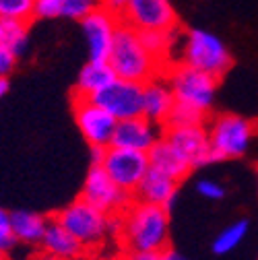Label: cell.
Listing matches in <instances>:
<instances>
[{"instance_id": "1", "label": "cell", "mask_w": 258, "mask_h": 260, "mask_svg": "<svg viewBox=\"0 0 258 260\" xmlns=\"http://www.w3.org/2000/svg\"><path fill=\"white\" fill-rule=\"evenodd\" d=\"M120 244L124 252H164L170 248V211L135 199L122 213Z\"/></svg>"}, {"instance_id": "2", "label": "cell", "mask_w": 258, "mask_h": 260, "mask_svg": "<svg viewBox=\"0 0 258 260\" xmlns=\"http://www.w3.org/2000/svg\"><path fill=\"white\" fill-rule=\"evenodd\" d=\"M108 64L116 73L118 79L135 81V83H147L155 79L157 75H164L166 69L145 50L141 42V34L131 25L120 23L114 46L108 58Z\"/></svg>"}, {"instance_id": "3", "label": "cell", "mask_w": 258, "mask_h": 260, "mask_svg": "<svg viewBox=\"0 0 258 260\" xmlns=\"http://www.w3.org/2000/svg\"><path fill=\"white\" fill-rule=\"evenodd\" d=\"M178 62H184L192 69H199L219 81L232 69V54L228 46L211 31L190 29L184 36L182 58Z\"/></svg>"}, {"instance_id": "4", "label": "cell", "mask_w": 258, "mask_h": 260, "mask_svg": "<svg viewBox=\"0 0 258 260\" xmlns=\"http://www.w3.org/2000/svg\"><path fill=\"white\" fill-rule=\"evenodd\" d=\"M164 75L174 91V97L178 104H186L205 114L211 112L215 104L217 85H219L215 77L199 69H192L184 62H172Z\"/></svg>"}, {"instance_id": "5", "label": "cell", "mask_w": 258, "mask_h": 260, "mask_svg": "<svg viewBox=\"0 0 258 260\" xmlns=\"http://www.w3.org/2000/svg\"><path fill=\"white\" fill-rule=\"evenodd\" d=\"M62 227L67 230L85 246L87 252L102 248L104 242L110 238V215L95 209L81 197L56 213L54 217Z\"/></svg>"}, {"instance_id": "6", "label": "cell", "mask_w": 258, "mask_h": 260, "mask_svg": "<svg viewBox=\"0 0 258 260\" xmlns=\"http://www.w3.org/2000/svg\"><path fill=\"white\" fill-rule=\"evenodd\" d=\"M211 149L215 153L217 161L225 159H238L246 155L250 149L252 137H254V126L250 120L238 116V114H219L211 120L207 126Z\"/></svg>"}, {"instance_id": "7", "label": "cell", "mask_w": 258, "mask_h": 260, "mask_svg": "<svg viewBox=\"0 0 258 260\" xmlns=\"http://www.w3.org/2000/svg\"><path fill=\"white\" fill-rule=\"evenodd\" d=\"M81 199L93 205L95 209L104 211L106 215H122L128 207L133 205L135 197L131 192L122 190L102 166H91L89 174L85 178Z\"/></svg>"}, {"instance_id": "8", "label": "cell", "mask_w": 258, "mask_h": 260, "mask_svg": "<svg viewBox=\"0 0 258 260\" xmlns=\"http://www.w3.org/2000/svg\"><path fill=\"white\" fill-rule=\"evenodd\" d=\"M73 110H75V122L81 130L83 139L91 147H110L112 137L118 120L106 112L102 106L95 104L91 97H73Z\"/></svg>"}, {"instance_id": "9", "label": "cell", "mask_w": 258, "mask_h": 260, "mask_svg": "<svg viewBox=\"0 0 258 260\" xmlns=\"http://www.w3.org/2000/svg\"><path fill=\"white\" fill-rule=\"evenodd\" d=\"M102 168L106 174L126 192H131L135 197V192L147 172L151 170L147 153L141 151H131V149H120V147H108L106 149V159Z\"/></svg>"}, {"instance_id": "10", "label": "cell", "mask_w": 258, "mask_h": 260, "mask_svg": "<svg viewBox=\"0 0 258 260\" xmlns=\"http://www.w3.org/2000/svg\"><path fill=\"white\" fill-rule=\"evenodd\" d=\"M120 21L137 31L178 29V15L170 0H128Z\"/></svg>"}, {"instance_id": "11", "label": "cell", "mask_w": 258, "mask_h": 260, "mask_svg": "<svg viewBox=\"0 0 258 260\" xmlns=\"http://www.w3.org/2000/svg\"><path fill=\"white\" fill-rule=\"evenodd\" d=\"M91 100L110 112L116 120L143 116V83L114 79L106 89L95 93Z\"/></svg>"}, {"instance_id": "12", "label": "cell", "mask_w": 258, "mask_h": 260, "mask_svg": "<svg viewBox=\"0 0 258 260\" xmlns=\"http://www.w3.org/2000/svg\"><path fill=\"white\" fill-rule=\"evenodd\" d=\"M164 137L172 143V147L188 161L192 170L215 164V153L211 149L209 130L205 124L201 126H182V128H166Z\"/></svg>"}, {"instance_id": "13", "label": "cell", "mask_w": 258, "mask_h": 260, "mask_svg": "<svg viewBox=\"0 0 258 260\" xmlns=\"http://www.w3.org/2000/svg\"><path fill=\"white\" fill-rule=\"evenodd\" d=\"M120 17L108 11L106 7H100L98 11H93L89 17L81 21L85 42H87V52L89 60L93 62H108L116 31L120 27Z\"/></svg>"}, {"instance_id": "14", "label": "cell", "mask_w": 258, "mask_h": 260, "mask_svg": "<svg viewBox=\"0 0 258 260\" xmlns=\"http://www.w3.org/2000/svg\"><path fill=\"white\" fill-rule=\"evenodd\" d=\"M164 133H166L164 126L151 122L145 116L118 120L110 147H120V149L149 153L155 147L157 141L164 139Z\"/></svg>"}, {"instance_id": "15", "label": "cell", "mask_w": 258, "mask_h": 260, "mask_svg": "<svg viewBox=\"0 0 258 260\" xmlns=\"http://www.w3.org/2000/svg\"><path fill=\"white\" fill-rule=\"evenodd\" d=\"M176 106L174 91L166 75H157L155 79L143 85V116L155 124L164 126Z\"/></svg>"}, {"instance_id": "16", "label": "cell", "mask_w": 258, "mask_h": 260, "mask_svg": "<svg viewBox=\"0 0 258 260\" xmlns=\"http://www.w3.org/2000/svg\"><path fill=\"white\" fill-rule=\"evenodd\" d=\"M178 184L180 182H176L174 178H170L166 174H161L157 170H149L135 192V199L143 201V203L166 207L170 211L178 197Z\"/></svg>"}, {"instance_id": "17", "label": "cell", "mask_w": 258, "mask_h": 260, "mask_svg": "<svg viewBox=\"0 0 258 260\" xmlns=\"http://www.w3.org/2000/svg\"><path fill=\"white\" fill-rule=\"evenodd\" d=\"M40 250L50 254V256H56L60 260H79V258H85L89 254L85 250V246L67 230V227H62L56 219H50L46 236L40 244Z\"/></svg>"}, {"instance_id": "18", "label": "cell", "mask_w": 258, "mask_h": 260, "mask_svg": "<svg viewBox=\"0 0 258 260\" xmlns=\"http://www.w3.org/2000/svg\"><path fill=\"white\" fill-rule=\"evenodd\" d=\"M147 157H149L151 170H157L161 174H166V176L174 178L176 182H182L192 170L188 166V161L172 147V143L166 137L155 143V147L147 153Z\"/></svg>"}, {"instance_id": "19", "label": "cell", "mask_w": 258, "mask_h": 260, "mask_svg": "<svg viewBox=\"0 0 258 260\" xmlns=\"http://www.w3.org/2000/svg\"><path fill=\"white\" fill-rule=\"evenodd\" d=\"M50 219L34 213V211H13L11 213V232L19 240V244L25 246H40Z\"/></svg>"}, {"instance_id": "20", "label": "cell", "mask_w": 258, "mask_h": 260, "mask_svg": "<svg viewBox=\"0 0 258 260\" xmlns=\"http://www.w3.org/2000/svg\"><path fill=\"white\" fill-rule=\"evenodd\" d=\"M116 77V73L112 71V67L108 62H93L89 60L79 73L77 79V87H75V95L81 97H93L95 93H100L102 89H106Z\"/></svg>"}, {"instance_id": "21", "label": "cell", "mask_w": 258, "mask_h": 260, "mask_svg": "<svg viewBox=\"0 0 258 260\" xmlns=\"http://www.w3.org/2000/svg\"><path fill=\"white\" fill-rule=\"evenodd\" d=\"M145 50L168 69L172 64V48L176 44V31H139Z\"/></svg>"}, {"instance_id": "22", "label": "cell", "mask_w": 258, "mask_h": 260, "mask_svg": "<svg viewBox=\"0 0 258 260\" xmlns=\"http://www.w3.org/2000/svg\"><path fill=\"white\" fill-rule=\"evenodd\" d=\"M0 46H5L15 58L23 56L29 46V23L3 21V25H0Z\"/></svg>"}, {"instance_id": "23", "label": "cell", "mask_w": 258, "mask_h": 260, "mask_svg": "<svg viewBox=\"0 0 258 260\" xmlns=\"http://www.w3.org/2000/svg\"><path fill=\"white\" fill-rule=\"evenodd\" d=\"M248 230H250V223L246 219H240V221H234L232 225H228L225 230L215 238L213 242V252L217 256H223V254H230L234 252L242 242L244 238L248 236Z\"/></svg>"}, {"instance_id": "24", "label": "cell", "mask_w": 258, "mask_h": 260, "mask_svg": "<svg viewBox=\"0 0 258 260\" xmlns=\"http://www.w3.org/2000/svg\"><path fill=\"white\" fill-rule=\"evenodd\" d=\"M38 0H0V19L3 21H27L36 19Z\"/></svg>"}, {"instance_id": "25", "label": "cell", "mask_w": 258, "mask_h": 260, "mask_svg": "<svg viewBox=\"0 0 258 260\" xmlns=\"http://www.w3.org/2000/svg\"><path fill=\"white\" fill-rule=\"evenodd\" d=\"M207 116L205 112L197 110V108H190L186 104H178L174 106L168 122L164 124V128H182V126H201L207 122Z\"/></svg>"}, {"instance_id": "26", "label": "cell", "mask_w": 258, "mask_h": 260, "mask_svg": "<svg viewBox=\"0 0 258 260\" xmlns=\"http://www.w3.org/2000/svg\"><path fill=\"white\" fill-rule=\"evenodd\" d=\"M100 7V0H60V17L83 21Z\"/></svg>"}, {"instance_id": "27", "label": "cell", "mask_w": 258, "mask_h": 260, "mask_svg": "<svg viewBox=\"0 0 258 260\" xmlns=\"http://www.w3.org/2000/svg\"><path fill=\"white\" fill-rule=\"evenodd\" d=\"M197 192L201 194V197L209 199V201H221L225 197V188L213 180H201L197 184Z\"/></svg>"}, {"instance_id": "28", "label": "cell", "mask_w": 258, "mask_h": 260, "mask_svg": "<svg viewBox=\"0 0 258 260\" xmlns=\"http://www.w3.org/2000/svg\"><path fill=\"white\" fill-rule=\"evenodd\" d=\"M36 17H40V19H56V17H60V0H38Z\"/></svg>"}, {"instance_id": "29", "label": "cell", "mask_w": 258, "mask_h": 260, "mask_svg": "<svg viewBox=\"0 0 258 260\" xmlns=\"http://www.w3.org/2000/svg\"><path fill=\"white\" fill-rule=\"evenodd\" d=\"M15 64H17V58L5 46H0V77H9L15 69Z\"/></svg>"}, {"instance_id": "30", "label": "cell", "mask_w": 258, "mask_h": 260, "mask_svg": "<svg viewBox=\"0 0 258 260\" xmlns=\"http://www.w3.org/2000/svg\"><path fill=\"white\" fill-rule=\"evenodd\" d=\"M19 240L15 238L13 232H3L0 234V256H9L15 248H17Z\"/></svg>"}, {"instance_id": "31", "label": "cell", "mask_w": 258, "mask_h": 260, "mask_svg": "<svg viewBox=\"0 0 258 260\" xmlns=\"http://www.w3.org/2000/svg\"><path fill=\"white\" fill-rule=\"evenodd\" d=\"M122 260H161V252L143 250V252H124Z\"/></svg>"}, {"instance_id": "32", "label": "cell", "mask_w": 258, "mask_h": 260, "mask_svg": "<svg viewBox=\"0 0 258 260\" xmlns=\"http://www.w3.org/2000/svg\"><path fill=\"white\" fill-rule=\"evenodd\" d=\"M126 5H128V0H104V5H102V7H106V9H108V11H112L114 15L122 17V13H124Z\"/></svg>"}, {"instance_id": "33", "label": "cell", "mask_w": 258, "mask_h": 260, "mask_svg": "<svg viewBox=\"0 0 258 260\" xmlns=\"http://www.w3.org/2000/svg\"><path fill=\"white\" fill-rule=\"evenodd\" d=\"M106 149L108 147H91V166H102L106 159Z\"/></svg>"}, {"instance_id": "34", "label": "cell", "mask_w": 258, "mask_h": 260, "mask_svg": "<svg viewBox=\"0 0 258 260\" xmlns=\"http://www.w3.org/2000/svg\"><path fill=\"white\" fill-rule=\"evenodd\" d=\"M3 232H11V213L0 207V234Z\"/></svg>"}, {"instance_id": "35", "label": "cell", "mask_w": 258, "mask_h": 260, "mask_svg": "<svg viewBox=\"0 0 258 260\" xmlns=\"http://www.w3.org/2000/svg\"><path fill=\"white\" fill-rule=\"evenodd\" d=\"M161 260H186L180 252H176L174 248H166L164 252H161Z\"/></svg>"}, {"instance_id": "36", "label": "cell", "mask_w": 258, "mask_h": 260, "mask_svg": "<svg viewBox=\"0 0 258 260\" xmlns=\"http://www.w3.org/2000/svg\"><path fill=\"white\" fill-rule=\"evenodd\" d=\"M11 89V83H9V77H0V97H5Z\"/></svg>"}, {"instance_id": "37", "label": "cell", "mask_w": 258, "mask_h": 260, "mask_svg": "<svg viewBox=\"0 0 258 260\" xmlns=\"http://www.w3.org/2000/svg\"><path fill=\"white\" fill-rule=\"evenodd\" d=\"M38 260H60V258H56V256H50V254H46V252H42V256H40Z\"/></svg>"}, {"instance_id": "38", "label": "cell", "mask_w": 258, "mask_h": 260, "mask_svg": "<svg viewBox=\"0 0 258 260\" xmlns=\"http://www.w3.org/2000/svg\"><path fill=\"white\" fill-rule=\"evenodd\" d=\"M0 260H9V256H0Z\"/></svg>"}, {"instance_id": "39", "label": "cell", "mask_w": 258, "mask_h": 260, "mask_svg": "<svg viewBox=\"0 0 258 260\" xmlns=\"http://www.w3.org/2000/svg\"><path fill=\"white\" fill-rule=\"evenodd\" d=\"M79 260H89V258H87V256H85V258H79Z\"/></svg>"}, {"instance_id": "40", "label": "cell", "mask_w": 258, "mask_h": 260, "mask_svg": "<svg viewBox=\"0 0 258 260\" xmlns=\"http://www.w3.org/2000/svg\"><path fill=\"white\" fill-rule=\"evenodd\" d=\"M100 5H104V0H100Z\"/></svg>"}, {"instance_id": "41", "label": "cell", "mask_w": 258, "mask_h": 260, "mask_svg": "<svg viewBox=\"0 0 258 260\" xmlns=\"http://www.w3.org/2000/svg\"><path fill=\"white\" fill-rule=\"evenodd\" d=\"M0 25H3V19H0Z\"/></svg>"}]
</instances>
